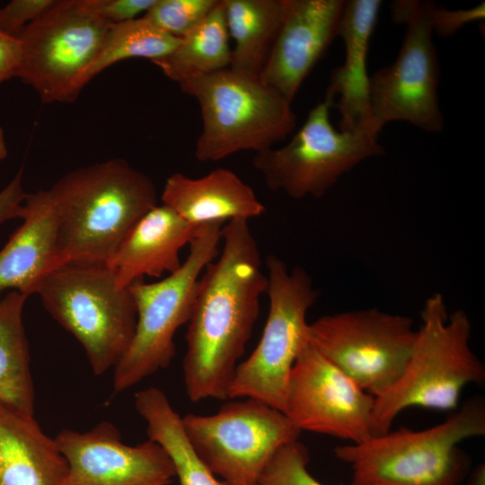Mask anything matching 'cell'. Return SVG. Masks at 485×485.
Masks as SVG:
<instances>
[{"label": "cell", "mask_w": 485, "mask_h": 485, "mask_svg": "<svg viewBox=\"0 0 485 485\" xmlns=\"http://www.w3.org/2000/svg\"><path fill=\"white\" fill-rule=\"evenodd\" d=\"M223 247L198 281L186 333L183 383L193 402L227 399V389L244 353L267 292L258 242L249 221L222 227Z\"/></svg>", "instance_id": "obj_1"}, {"label": "cell", "mask_w": 485, "mask_h": 485, "mask_svg": "<svg viewBox=\"0 0 485 485\" xmlns=\"http://www.w3.org/2000/svg\"><path fill=\"white\" fill-rule=\"evenodd\" d=\"M48 190L58 218L61 264L107 263L130 228L157 205L154 181L120 158L71 171Z\"/></svg>", "instance_id": "obj_2"}, {"label": "cell", "mask_w": 485, "mask_h": 485, "mask_svg": "<svg viewBox=\"0 0 485 485\" xmlns=\"http://www.w3.org/2000/svg\"><path fill=\"white\" fill-rule=\"evenodd\" d=\"M412 353L396 383L375 398L372 436L391 430L398 415L410 407L455 410L463 388L485 381V366L472 351V324L463 310L447 313L440 293L428 297Z\"/></svg>", "instance_id": "obj_3"}, {"label": "cell", "mask_w": 485, "mask_h": 485, "mask_svg": "<svg viewBox=\"0 0 485 485\" xmlns=\"http://www.w3.org/2000/svg\"><path fill=\"white\" fill-rule=\"evenodd\" d=\"M483 436L485 401L477 396L432 427H401L339 445L334 454L350 467L351 485H459L471 465L459 445Z\"/></svg>", "instance_id": "obj_4"}, {"label": "cell", "mask_w": 485, "mask_h": 485, "mask_svg": "<svg viewBox=\"0 0 485 485\" xmlns=\"http://www.w3.org/2000/svg\"><path fill=\"white\" fill-rule=\"evenodd\" d=\"M201 110L202 130L195 157L216 162L241 151L259 153L284 140L295 128L292 101L260 77L230 67L179 84Z\"/></svg>", "instance_id": "obj_5"}, {"label": "cell", "mask_w": 485, "mask_h": 485, "mask_svg": "<svg viewBox=\"0 0 485 485\" xmlns=\"http://www.w3.org/2000/svg\"><path fill=\"white\" fill-rule=\"evenodd\" d=\"M35 294L84 348L95 375L115 367L132 340L137 310L129 287H117L107 263L64 262L42 278Z\"/></svg>", "instance_id": "obj_6"}, {"label": "cell", "mask_w": 485, "mask_h": 485, "mask_svg": "<svg viewBox=\"0 0 485 485\" xmlns=\"http://www.w3.org/2000/svg\"><path fill=\"white\" fill-rule=\"evenodd\" d=\"M224 222L198 226L181 266L154 282H134L129 290L135 301L137 323L132 340L115 366L113 392L119 393L166 368L175 356L174 335L188 323L199 275L218 255Z\"/></svg>", "instance_id": "obj_7"}, {"label": "cell", "mask_w": 485, "mask_h": 485, "mask_svg": "<svg viewBox=\"0 0 485 485\" xmlns=\"http://www.w3.org/2000/svg\"><path fill=\"white\" fill-rule=\"evenodd\" d=\"M269 307L260 340L239 363L227 399L251 398L283 411L292 368L306 337V315L319 292L301 267L289 269L280 258H266Z\"/></svg>", "instance_id": "obj_8"}, {"label": "cell", "mask_w": 485, "mask_h": 485, "mask_svg": "<svg viewBox=\"0 0 485 485\" xmlns=\"http://www.w3.org/2000/svg\"><path fill=\"white\" fill-rule=\"evenodd\" d=\"M232 400L214 414L181 417L183 430L199 459L226 485H256L277 452L301 432L266 403Z\"/></svg>", "instance_id": "obj_9"}, {"label": "cell", "mask_w": 485, "mask_h": 485, "mask_svg": "<svg viewBox=\"0 0 485 485\" xmlns=\"http://www.w3.org/2000/svg\"><path fill=\"white\" fill-rule=\"evenodd\" d=\"M417 335L411 318L374 307L323 315L306 330L309 341L374 398L399 379Z\"/></svg>", "instance_id": "obj_10"}, {"label": "cell", "mask_w": 485, "mask_h": 485, "mask_svg": "<svg viewBox=\"0 0 485 485\" xmlns=\"http://www.w3.org/2000/svg\"><path fill=\"white\" fill-rule=\"evenodd\" d=\"M430 3L402 0L392 4V20L405 23L406 33L395 61L369 76L372 122L377 133L391 121H406L429 133L444 128Z\"/></svg>", "instance_id": "obj_11"}, {"label": "cell", "mask_w": 485, "mask_h": 485, "mask_svg": "<svg viewBox=\"0 0 485 485\" xmlns=\"http://www.w3.org/2000/svg\"><path fill=\"white\" fill-rule=\"evenodd\" d=\"M331 107L319 102L287 145L255 153L252 164L269 190L297 199L319 198L362 161L384 154L377 135L337 130Z\"/></svg>", "instance_id": "obj_12"}, {"label": "cell", "mask_w": 485, "mask_h": 485, "mask_svg": "<svg viewBox=\"0 0 485 485\" xmlns=\"http://www.w3.org/2000/svg\"><path fill=\"white\" fill-rule=\"evenodd\" d=\"M109 27L81 0H56L17 36L22 54L16 77L43 103L74 102L80 93L77 80Z\"/></svg>", "instance_id": "obj_13"}, {"label": "cell", "mask_w": 485, "mask_h": 485, "mask_svg": "<svg viewBox=\"0 0 485 485\" xmlns=\"http://www.w3.org/2000/svg\"><path fill=\"white\" fill-rule=\"evenodd\" d=\"M374 401L305 337L291 371L283 410L300 432L350 444L363 442L372 436Z\"/></svg>", "instance_id": "obj_14"}, {"label": "cell", "mask_w": 485, "mask_h": 485, "mask_svg": "<svg viewBox=\"0 0 485 485\" xmlns=\"http://www.w3.org/2000/svg\"><path fill=\"white\" fill-rule=\"evenodd\" d=\"M54 438L66 463L61 485H169L175 478L157 443L127 445L110 422L84 432L64 429Z\"/></svg>", "instance_id": "obj_15"}, {"label": "cell", "mask_w": 485, "mask_h": 485, "mask_svg": "<svg viewBox=\"0 0 485 485\" xmlns=\"http://www.w3.org/2000/svg\"><path fill=\"white\" fill-rule=\"evenodd\" d=\"M344 0H283L282 22L260 79L293 101L339 36Z\"/></svg>", "instance_id": "obj_16"}, {"label": "cell", "mask_w": 485, "mask_h": 485, "mask_svg": "<svg viewBox=\"0 0 485 485\" xmlns=\"http://www.w3.org/2000/svg\"><path fill=\"white\" fill-rule=\"evenodd\" d=\"M381 5L380 0L345 1L339 29L345 60L332 70L324 98L340 111V131L379 134L373 128L366 62Z\"/></svg>", "instance_id": "obj_17"}, {"label": "cell", "mask_w": 485, "mask_h": 485, "mask_svg": "<svg viewBox=\"0 0 485 485\" xmlns=\"http://www.w3.org/2000/svg\"><path fill=\"white\" fill-rule=\"evenodd\" d=\"M198 226L163 203L152 207L130 228L107 262L117 287L125 289L146 276L160 278L176 271L182 264L180 251L193 240Z\"/></svg>", "instance_id": "obj_18"}, {"label": "cell", "mask_w": 485, "mask_h": 485, "mask_svg": "<svg viewBox=\"0 0 485 485\" xmlns=\"http://www.w3.org/2000/svg\"><path fill=\"white\" fill-rule=\"evenodd\" d=\"M22 225L0 250V291L35 294L42 278L61 264L58 218L48 190L27 193Z\"/></svg>", "instance_id": "obj_19"}, {"label": "cell", "mask_w": 485, "mask_h": 485, "mask_svg": "<svg viewBox=\"0 0 485 485\" xmlns=\"http://www.w3.org/2000/svg\"><path fill=\"white\" fill-rule=\"evenodd\" d=\"M161 199L197 226L233 219L249 221L265 213L252 188L226 168H216L200 178L175 172L167 178Z\"/></svg>", "instance_id": "obj_20"}, {"label": "cell", "mask_w": 485, "mask_h": 485, "mask_svg": "<svg viewBox=\"0 0 485 485\" xmlns=\"http://www.w3.org/2000/svg\"><path fill=\"white\" fill-rule=\"evenodd\" d=\"M66 471L55 438L33 414L0 401V485H61Z\"/></svg>", "instance_id": "obj_21"}, {"label": "cell", "mask_w": 485, "mask_h": 485, "mask_svg": "<svg viewBox=\"0 0 485 485\" xmlns=\"http://www.w3.org/2000/svg\"><path fill=\"white\" fill-rule=\"evenodd\" d=\"M224 4L234 41L229 67L260 77L282 22L283 0H224Z\"/></svg>", "instance_id": "obj_22"}, {"label": "cell", "mask_w": 485, "mask_h": 485, "mask_svg": "<svg viewBox=\"0 0 485 485\" xmlns=\"http://www.w3.org/2000/svg\"><path fill=\"white\" fill-rule=\"evenodd\" d=\"M135 408L146 422L148 439L157 443L172 461L179 485H226L197 455L184 433L181 417L161 389L137 392Z\"/></svg>", "instance_id": "obj_23"}, {"label": "cell", "mask_w": 485, "mask_h": 485, "mask_svg": "<svg viewBox=\"0 0 485 485\" xmlns=\"http://www.w3.org/2000/svg\"><path fill=\"white\" fill-rule=\"evenodd\" d=\"M27 298L9 291L0 299V401L34 414V387L22 321Z\"/></svg>", "instance_id": "obj_24"}, {"label": "cell", "mask_w": 485, "mask_h": 485, "mask_svg": "<svg viewBox=\"0 0 485 485\" xmlns=\"http://www.w3.org/2000/svg\"><path fill=\"white\" fill-rule=\"evenodd\" d=\"M232 48L224 0L192 31L180 39L164 57L153 61L169 79L178 84L190 78L227 68Z\"/></svg>", "instance_id": "obj_25"}, {"label": "cell", "mask_w": 485, "mask_h": 485, "mask_svg": "<svg viewBox=\"0 0 485 485\" xmlns=\"http://www.w3.org/2000/svg\"><path fill=\"white\" fill-rule=\"evenodd\" d=\"M180 39L162 31L144 16L110 25L93 60L80 75L76 87L82 89L101 72L125 59L144 57L151 62L170 54Z\"/></svg>", "instance_id": "obj_26"}, {"label": "cell", "mask_w": 485, "mask_h": 485, "mask_svg": "<svg viewBox=\"0 0 485 485\" xmlns=\"http://www.w3.org/2000/svg\"><path fill=\"white\" fill-rule=\"evenodd\" d=\"M220 0H155L143 14L162 31L181 39L198 26Z\"/></svg>", "instance_id": "obj_27"}, {"label": "cell", "mask_w": 485, "mask_h": 485, "mask_svg": "<svg viewBox=\"0 0 485 485\" xmlns=\"http://www.w3.org/2000/svg\"><path fill=\"white\" fill-rule=\"evenodd\" d=\"M309 452L299 440L280 448L256 485H324L308 470Z\"/></svg>", "instance_id": "obj_28"}, {"label": "cell", "mask_w": 485, "mask_h": 485, "mask_svg": "<svg viewBox=\"0 0 485 485\" xmlns=\"http://www.w3.org/2000/svg\"><path fill=\"white\" fill-rule=\"evenodd\" d=\"M56 0H12L0 8V31L17 38L30 23L42 15Z\"/></svg>", "instance_id": "obj_29"}, {"label": "cell", "mask_w": 485, "mask_h": 485, "mask_svg": "<svg viewBox=\"0 0 485 485\" xmlns=\"http://www.w3.org/2000/svg\"><path fill=\"white\" fill-rule=\"evenodd\" d=\"M155 0H81L83 6L110 25L128 22L146 13Z\"/></svg>", "instance_id": "obj_30"}, {"label": "cell", "mask_w": 485, "mask_h": 485, "mask_svg": "<svg viewBox=\"0 0 485 485\" xmlns=\"http://www.w3.org/2000/svg\"><path fill=\"white\" fill-rule=\"evenodd\" d=\"M485 17V4L469 9L447 10L430 3L429 20L433 31L441 37H450L469 22Z\"/></svg>", "instance_id": "obj_31"}, {"label": "cell", "mask_w": 485, "mask_h": 485, "mask_svg": "<svg viewBox=\"0 0 485 485\" xmlns=\"http://www.w3.org/2000/svg\"><path fill=\"white\" fill-rule=\"evenodd\" d=\"M22 168L12 181L0 190V225L13 218H19L27 193L22 187Z\"/></svg>", "instance_id": "obj_32"}, {"label": "cell", "mask_w": 485, "mask_h": 485, "mask_svg": "<svg viewBox=\"0 0 485 485\" xmlns=\"http://www.w3.org/2000/svg\"><path fill=\"white\" fill-rule=\"evenodd\" d=\"M21 54L20 40L0 31V84L16 77Z\"/></svg>", "instance_id": "obj_33"}, {"label": "cell", "mask_w": 485, "mask_h": 485, "mask_svg": "<svg viewBox=\"0 0 485 485\" xmlns=\"http://www.w3.org/2000/svg\"><path fill=\"white\" fill-rule=\"evenodd\" d=\"M467 485H485V464H478L468 478Z\"/></svg>", "instance_id": "obj_34"}, {"label": "cell", "mask_w": 485, "mask_h": 485, "mask_svg": "<svg viewBox=\"0 0 485 485\" xmlns=\"http://www.w3.org/2000/svg\"><path fill=\"white\" fill-rule=\"evenodd\" d=\"M8 154V149L5 140L4 131L2 127H0V160L6 158Z\"/></svg>", "instance_id": "obj_35"}]
</instances>
